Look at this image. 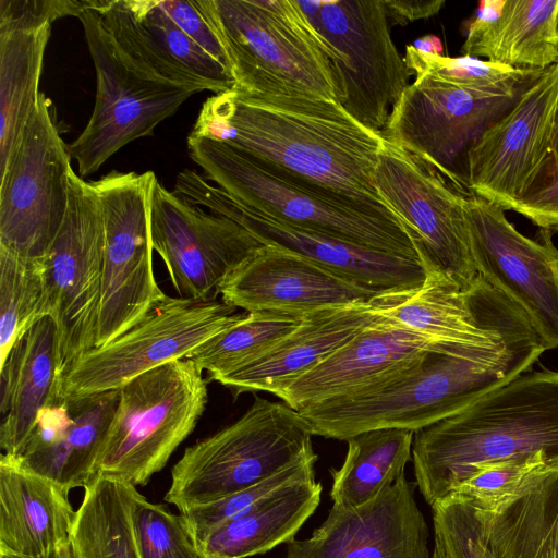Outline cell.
I'll use <instances>...</instances> for the list:
<instances>
[{"label": "cell", "mask_w": 558, "mask_h": 558, "mask_svg": "<svg viewBox=\"0 0 558 558\" xmlns=\"http://www.w3.org/2000/svg\"><path fill=\"white\" fill-rule=\"evenodd\" d=\"M302 317L280 312H246L242 320L205 341L185 359L206 371L211 381L267 351L298 327Z\"/></svg>", "instance_id": "cell-33"}, {"label": "cell", "mask_w": 558, "mask_h": 558, "mask_svg": "<svg viewBox=\"0 0 558 558\" xmlns=\"http://www.w3.org/2000/svg\"><path fill=\"white\" fill-rule=\"evenodd\" d=\"M187 148L206 180L254 210L360 247L420 259L398 219L277 175L223 143L189 135Z\"/></svg>", "instance_id": "cell-6"}, {"label": "cell", "mask_w": 558, "mask_h": 558, "mask_svg": "<svg viewBox=\"0 0 558 558\" xmlns=\"http://www.w3.org/2000/svg\"><path fill=\"white\" fill-rule=\"evenodd\" d=\"M312 437L298 410L255 397L239 420L184 450L165 500L182 511L253 486L315 453Z\"/></svg>", "instance_id": "cell-7"}, {"label": "cell", "mask_w": 558, "mask_h": 558, "mask_svg": "<svg viewBox=\"0 0 558 558\" xmlns=\"http://www.w3.org/2000/svg\"><path fill=\"white\" fill-rule=\"evenodd\" d=\"M428 536L414 485L403 473L360 507L332 506L310 537L288 543L286 558H432Z\"/></svg>", "instance_id": "cell-20"}, {"label": "cell", "mask_w": 558, "mask_h": 558, "mask_svg": "<svg viewBox=\"0 0 558 558\" xmlns=\"http://www.w3.org/2000/svg\"><path fill=\"white\" fill-rule=\"evenodd\" d=\"M428 351L453 354L377 314L344 345L276 397L299 410L311 403L349 395L401 372L417 363Z\"/></svg>", "instance_id": "cell-23"}, {"label": "cell", "mask_w": 558, "mask_h": 558, "mask_svg": "<svg viewBox=\"0 0 558 558\" xmlns=\"http://www.w3.org/2000/svg\"><path fill=\"white\" fill-rule=\"evenodd\" d=\"M462 51L515 69H548L558 62V0L482 1Z\"/></svg>", "instance_id": "cell-26"}, {"label": "cell", "mask_w": 558, "mask_h": 558, "mask_svg": "<svg viewBox=\"0 0 558 558\" xmlns=\"http://www.w3.org/2000/svg\"><path fill=\"white\" fill-rule=\"evenodd\" d=\"M322 489L315 478L284 485L214 529L197 547L204 558H247L290 543L318 507Z\"/></svg>", "instance_id": "cell-28"}, {"label": "cell", "mask_w": 558, "mask_h": 558, "mask_svg": "<svg viewBox=\"0 0 558 558\" xmlns=\"http://www.w3.org/2000/svg\"><path fill=\"white\" fill-rule=\"evenodd\" d=\"M378 296L304 314L299 326L267 351L211 381L229 388L234 399L244 392L277 396L371 324L377 317Z\"/></svg>", "instance_id": "cell-24"}, {"label": "cell", "mask_w": 558, "mask_h": 558, "mask_svg": "<svg viewBox=\"0 0 558 558\" xmlns=\"http://www.w3.org/2000/svg\"><path fill=\"white\" fill-rule=\"evenodd\" d=\"M207 383L194 362L181 359L123 385L93 480L147 484L194 430L206 408Z\"/></svg>", "instance_id": "cell-8"}, {"label": "cell", "mask_w": 558, "mask_h": 558, "mask_svg": "<svg viewBox=\"0 0 558 558\" xmlns=\"http://www.w3.org/2000/svg\"><path fill=\"white\" fill-rule=\"evenodd\" d=\"M136 492L104 476L84 487L70 537L75 558H141L132 519Z\"/></svg>", "instance_id": "cell-32"}, {"label": "cell", "mask_w": 558, "mask_h": 558, "mask_svg": "<svg viewBox=\"0 0 558 558\" xmlns=\"http://www.w3.org/2000/svg\"><path fill=\"white\" fill-rule=\"evenodd\" d=\"M96 72V99L82 133L68 146L84 178L97 171L126 144L151 135L198 92L155 81L125 58L88 5L78 15Z\"/></svg>", "instance_id": "cell-10"}, {"label": "cell", "mask_w": 558, "mask_h": 558, "mask_svg": "<svg viewBox=\"0 0 558 558\" xmlns=\"http://www.w3.org/2000/svg\"><path fill=\"white\" fill-rule=\"evenodd\" d=\"M59 333L50 316L36 319L0 365V447L21 454L39 411L61 392Z\"/></svg>", "instance_id": "cell-25"}, {"label": "cell", "mask_w": 558, "mask_h": 558, "mask_svg": "<svg viewBox=\"0 0 558 558\" xmlns=\"http://www.w3.org/2000/svg\"><path fill=\"white\" fill-rule=\"evenodd\" d=\"M43 294V260L0 246V365L38 319Z\"/></svg>", "instance_id": "cell-34"}, {"label": "cell", "mask_w": 558, "mask_h": 558, "mask_svg": "<svg viewBox=\"0 0 558 558\" xmlns=\"http://www.w3.org/2000/svg\"><path fill=\"white\" fill-rule=\"evenodd\" d=\"M173 192L233 220L263 244L300 254L378 294L407 293L425 279L420 259L360 247L288 225L243 205L194 170L177 175Z\"/></svg>", "instance_id": "cell-17"}, {"label": "cell", "mask_w": 558, "mask_h": 558, "mask_svg": "<svg viewBox=\"0 0 558 558\" xmlns=\"http://www.w3.org/2000/svg\"><path fill=\"white\" fill-rule=\"evenodd\" d=\"M219 295L244 312L304 315L325 307L369 302L383 294L300 254L264 245L226 278Z\"/></svg>", "instance_id": "cell-21"}, {"label": "cell", "mask_w": 558, "mask_h": 558, "mask_svg": "<svg viewBox=\"0 0 558 558\" xmlns=\"http://www.w3.org/2000/svg\"><path fill=\"white\" fill-rule=\"evenodd\" d=\"M316 453L304 457L275 475L222 499L179 511L198 545L214 529L252 509L272 492L292 482L315 478Z\"/></svg>", "instance_id": "cell-38"}, {"label": "cell", "mask_w": 558, "mask_h": 558, "mask_svg": "<svg viewBox=\"0 0 558 558\" xmlns=\"http://www.w3.org/2000/svg\"><path fill=\"white\" fill-rule=\"evenodd\" d=\"M298 1L311 23L344 56L336 69L337 101L381 134L412 75L392 40L383 0Z\"/></svg>", "instance_id": "cell-12"}, {"label": "cell", "mask_w": 558, "mask_h": 558, "mask_svg": "<svg viewBox=\"0 0 558 558\" xmlns=\"http://www.w3.org/2000/svg\"><path fill=\"white\" fill-rule=\"evenodd\" d=\"M558 460V372L526 371L414 433L416 485L432 506L480 468L534 453Z\"/></svg>", "instance_id": "cell-3"}, {"label": "cell", "mask_w": 558, "mask_h": 558, "mask_svg": "<svg viewBox=\"0 0 558 558\" xmlns=\"http://www.w3.org/2000/svg\"><path fill=\"white\" fill-rule=\"evenodd\" d=\"M87 0H0V29L32 28L76 16Z\"/></svg>", "instance_id": "cell-41"}, {"label": "cell", "mask_w": 558, "mask_h": 558, "mask_svg": "<svg viewBox=\"0 0 558 558\" xmlns=\"http://www.w3.org/2000/svg\"><path fill=\"white\" fill-rule=\"evenodd\" d=\"M476 271L525 314L546 350L558 348V266L551 233H520L505 209L474 193L464 201Z\"/></svg>", "instance_id": "cell-16"}, {"label": "cell", "mask_w": 558, "mask_h": 558, "mask_svg": "<svg viewBox=\"0 0 558 558\" xmlns=\"http://www.w3.org/2000/svg\"><path fill=\"white\" fill-rule=\"evenodd\" d=\"M156 181L153 171H111L93 181L106 239L96 347L120 337L167 298L153 270L150 205Z\"/></svg>", "instance_id": "cell-11"}, {"label": "cell", "mask_w": 558, "mask_h": 558, "mask_svg": "<svg viewBox=\"0 0 558 558\" xmlns=\"http://www.w3.org/2000/svg\"><path fill=\"white\" fill-rule=\"evenodd\" d=\"M158 3L186 35L230 72L226 54L219 40L195 8L193 0H158Z\"/></svg>", "instance_id": "cell-43"}, {"label": "cell", "mask_w": 558, "mask_h": 558, "mask_svg": "<svg viewBox=\"0 0 558 558\" xmlns=\"http://www.w3.org/2000/svg\"><path fill=\"white\" fill-rule=\"evenodd\" d=\"M413 439V430L400 428L373 429L349 438L342 465L330 469L332 506L360 507L392 485L404 473Z\"/></svg>", "instance_id": "cell-30"}, {"label": "cell", "mask_w": 558, "mask_h": 558, "mask_svg": "<svg viewBox=\"0 0 558 558\" xmlns=\"http://www.w3.org/2000/svg\"><path fill=\"white\" fill-rule=\"evenodd\" d=\"M558 62L544 70L514 106L468 149V190L505 210L535 183L551 154Z\"/></svg>", "instance_id": "cell-19"}, {"label": "cell", "mask_w": 558, "mask_h": 558, "mask_svg": "<svg viewBox=\"0 0 558 558\" xmlns=\"http://www.w3.org/2000/svg\"><path fill=\"white\" fill-rule=\"evenodd\" d=\"M551 156V154H550ZM550 156L530 191L509 206L548 232H558V166Z\"/></svg>", "instance_id": "cell-42"}, {"label": "cell", "mask_w": 558, "mask_h": 558, "mask_svg": "<svg viewBox=\"0 0 558 558\" xmlns=\"http://www.w3.org/2000/svg\"><path fill=\"white\" fill-rule=\"evenodd\" d=\"M51 25L0 29V168L37 104Z\"/></svg>", "instance_id": "cell-31"}, {"label": "cell", "mask_w": 558, "mask_h": 558, "mask_svg": "<svg viewBox=\"0 0 558 558\" xmlns=\"http://www.w3.org/2000/svg\"><path fill=\"white\" fill-rule=\"evenodd\" d=\"M550 160L555 166H558V105L555 113L553 138H551V156Z\"/></svg>", "instance_id": "cell-47"}, {"label": "cell", "mask_w": 558, "mask_h": 558, "mask_svg": "<svg viewBox=\"0 0 558 558\" xmlns=\"http://www.w3.org/2000/svg\"><path fill=\"white\" fill-rule=\"evenodd\" d=\"M391 26H404L411 22L428 19L445 5L444 0H383Z\"/></svg>", "instance_id": "cell-44"}, {"label": "cell", "mask_w": 558, "mask_h": 558, "mask_svg": "<svg viewBox=\"0 0 558 558\" xmlns=\"http://www.w3.org/2000/svg\"><path fill=\"white\" fill-rule=\"evenodd\" d=\"M378 193L412 240L424 268L442 272L462 289L478 275L464 215L469 191L426 160L384 138L375 170Z\"/></svg>", "instance_id": "cell-15"}, {"label": "cell", "mask_w": 558, "mask_h": 558, "mask_svg": "<svg viewBox=\"0 0 558 558\" xmlns=\"http://www.w3.org/2000/svg\"><path fill=\"white\" fill-rule=\"evenodd\" d=\"M556 470L558 460L542 452L509 459L480 468L450 495L481 511H492L537 478Z\"/></svg>", "instance_id": "cell-37"}, {"label": "cell", "mask_w": 558, "mask_h": 558, "mask_svg": "<svg viewBox=\"0 0 558 558\" xmlns=\"http://www.w3.org/2000/svg\"><path fill=\"white\" fill-rule=\"evenodd\" d=\"M132 519L141 558H204L182 515L148 501L138 490Z\"/></svg>", "instance_id": "cell-39"}, {"label": "cell", "mask_w": 558, "mask_h": 558, "mask_svg": "<svg viewBox=\"0 0 558 558\" xmlns=\"http://www.w3.org/2000/svg\"><path fill=\"white\" fill-rule=\"evenodd\" d=\"M430 507L435 543L448 558H495L480 513L470 502L449 495Z\"/></svg>", "instance_id": "cell-40"}, {"label": "cell", "mask_w": 558, "mask_h": 558, "mask_svg": "<svg viewBox=\"0 0 558 558\" xmlns=\"http://www.w3.org/2000/svg\"><path fill=\"white\" fill-rule=\"evenodd\" d=\"M544 351L536 333L473 357L428 351L401 372L298 411L308 422L313 436L348 440L381 428L415 433L531 369Z\"/></svg>", "instance_id": "cell-2"}, {"label": "cell", "mask_w": 558, "mask_h": 558, "mask_svg": "<svg viewBox=\"0 0 558 558\" xmlns=\"http://www.w3.org/2000/svg\"><path fill=\"white\" fill-rule=\"evenodd\" d=\"M126 3L161 51L203 83L207 90L220 94L234 87L228 69L186 35L159 5L158 0H126Z\"/></svg>", "instance_id": "cell-36"}, {"label": "cell", "mask_w": 558, "mask_h": 558, "mask_svg": "<svg viewBox=\"0 0 558 558\" xmlns=\"http://www.w3.org/2000/svg\"><path fill=\"white\" fill-rule=\"evenodd\" d=\"M125 58L144 75L173 86L207 90L198 80L174 64L137 21L126 0H88Z\"/></svg>", "instance_id": "cell-35"}, {"label": "cell", "mask_w": 558, "mask_h": 558, "mask_svg": "<svg viewBox=\"0 0 558 558\" xmlns=\"http://www.w3.org/2000/svg\"><path fill=\"white\" fill-rule=\"evenodd\" d=\"M477 511L495 558H558V470L496 509Z\"/></svg>", "instance_id": "cell-29"}, {"label": "cell", "mask_w": 558, "mask_h": 558, "mask_svg": "<svg viewBox=\"0 0 558 558\" xmlns=\"http://www.w3.org/2000/svg\"><path fill=\"white\" fill-rule=\"evenodd\" d=\"M50 480L0 458V553L36 557L69 542L76 511Z\"/></svg>", "instance_id": "cell-27"}, {"label": "cell", "mask_w": 558, "mask_h": 558, "mask_svg": "<svg viewBox=\"0 0 558 558\" xmlns=\"http://www.w3.org/2000/svg\"><path fill=\"white\" fill-rule=\"evenodd\" d=\"M105 223L96 187L73 169L68 207L44 264L38 318L57 324L62 374L96 347L105 255Z\"/></svg>", "instance_id": "cell-9"}, {"label": "cell", "mask_w": 558, "mask_h": 558, "mask_svg": "<svg viewBox=\"0 0 558 558\" xmlns=\"http://www.w3.org/2000/svg\"><path fill=\"white\" fill-rule=\"evenodd\" d=\"M555 258H556V263H557V266H558V250L557 248L555 250Z\"/></svg>", "instance_id": "cell-49"}, {"label": "cell", "mask_w": 558, "mask_h": 558, "mask_svg": "<svg viewBox=\"0 0 558 558\" xmlns=\"http://www.w3.org/2000/svg\"><path fill=\"white\" fill-rule=\"evenodd\" d=\"M0 558H75L71 541L65 542L46 554L36 557H26L13 554L0 553Z\"/></svg>", "instance_id": "cell-45"}, {"label": "cell", "mask_w": 558, "mask_h": 558, "mask_svg": "<svg viewBox=\"0 0 558 558\" xmlns=\"http://www.w3.org/2000/svg\"><path fill=\"white\" fill-rule=\"evenodd\" d=\"M119 397L120 389L82 397H65L61 390L39 411L21 454L12 458L68 493L84 488L93 481Z\"/></svg>", "instance_id": "cell-22"}, {"label": "cell", "mask_w": 558, "mask_h": 558, "mask_svg": "<svg viewBox=\"0 0 558 558\" xmlns=\"http://www.w3.org/2000/svg\"><path fill=\"white\" fill-rule=\"evenodd\" d=\"M49 100L39 93L7 162L0 168V246L43 259L64 219L73 169Z\"/></svg>", "instance_id": "cell-14"}, {"label": "cell", "mask_w": 558, "mask_h": 558, "mask_svg": "<svg viewBox=\"0 0 558 558\" xmlns=\"http://www.w3.org/2000/svg\"><path fill=\"white\" fill-rule=\"evenodd\" d=\"M404 60L415 78L381 135L469 191L464 181L468 149L536 78L494 87L469 84L441 69L434 54L412 45L407 46Z\"/></svg>", "instance_id": "cell-5"}, {"label": "cell", "mask_w": 558, "mask_h": 558, "mask_svg": "<svg viewBox=\"0 0 558 558\" xmlns=\"http://www.w3.org/2000/svg\"><path fill=\"white\" fill-rule=\"evenodd\" d=\"M190 136L223 143L277 175L399 220L375 182L383 135L336 100L233 87L205 100Z\"/></svg>", "instance_id": "cell-1"}, {"label": "cell", "mask_w": 558, "mask_h": 558, "mask_svg": "<svg viewBox=\"0 0 558 558\" xmlns=\"http://www.w3.org/2000/svg\"><path fill=\"white\" fill-rule=\"evenodd\" d=\"M222 300L168 296L131 329L93 348L62 378L65 397L118 390L134 377L193 350L244 318L246 312Z\"/></svg>", "instance_id": "cell-13"}, {"label": "cell", "mask_w": 558, "mask_h": 558, "mask_svg": "<svg viewBox=\"0 0 558 558\" xmlns=\"http://www.w3.org/2000/svg\"><path fill=\"white\" fill-rule=\"evenodd\" d=\"M153 250L179 296L217 300L226 278L263 244L250 231L155 182L150 205Z\"/></svg>", "instance_id": "cell-18"}, {"label": "cell", "mask_w": 558, "mask_h": 558, "mask_svg": "<svg viewBox=\"0 0 558 558\" xmlns=\"http://www.w3.org/2000/svg\"><path fill=\"white\" fill-rule=\"evenodd\" d=\"M226 54L234 88L337 101L344 56L298 0H193Z\"/></svg>", "instance_id": "cell-4"}, {"label": "cell", "mask_w": 558, "mask_h": 558, "mask_svg": "<svg viewBox=\"0 0 558 558\" xmlns=\"http://www.w3.org/2000/svg\"><path fill=\"white\" fill-rule=\"evenodd\" d=\"M432 558H448V557L446 556V554L444 553L441 547L438 544L434 543Z\"/></svg>", "instance_id": "cell-48"}, {"label": "cell", "mask_w": 558, "mask_h": 558, "mask_svg": "<svg viewBox=\"0 0 558 558\" xmlns=\"http://www.w3.org/2000/svg\"><path fill=\"white\" fill-rule=\"evenodd\" d=\"M412 46H414L417 50L423 51L425 53L441 56L442 46L439 38L428 35L423 38L416 39Z\"/></svg>", "instance_id": "cell-46"}]
</instances>
